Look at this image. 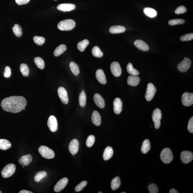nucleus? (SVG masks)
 Wrapping results in <instances>:
<instances>
[{"label": "nucleus", "mask_w": 193, "mask_h": 193, "mask_svg": "<svg viewBox=\"0 0 193 193\" xmlns=\"http://www.w3.org/2000/svg\"><path fill=\"white\" fill-rule=\"evenodd\" d=\"M98 193H103V192H98Z\"/></svg>", "instance_id": "nucleus-52"}, {"label": "nucleus", "mask_w": 193, "mask_h": 193, "mask_svg": "<svg viewBox=\"0 0 193 193\" xmlns=\"http://www.w3.org/2000/svg\"><path fill=\"white\" fill-rule=\"evenodd\" d=\"M121 193H126V192H121Z\"/></svg>", "instance_id": "nucleus-55"}, {"label": "nucleus", "mask_w": 193, "mask_h": 193, "mask_svg": "<svg viewBox=\"0 0 193 193\" xmlns=\"http://www.w3.org/2000/svg\"><path fill=\"white\" fill-rule=\"evenodd\" d=\"M181 160L183 163L187 164L192 161L193 159V154L192 152L190 151H183L180 155Z\"/></svg>", "instance_id": "nucleus-10"}, {"label": "nucleus", "mask_w": 193, "mask_h": 193, "mask_svg": "<svg viewBox=\"0 0 193 193\" xmlns=\"http://www.w3.org/2000/svg\"><path fill=\"white\" fill-rule=\"evenodd\" d=\"M2 193V192L1 191H0V193Z\"/></svg>", "instance_id": "nucleus-53"}, {"label": "nucleus", "mask_w": 193, "mask_h": 193, "mask_svg": "<svg viewBox=\"0 0 193 193\" xmlns=\"http://www.w3.org/2000/svg\"><path fill=\"white\" fill-rule=\"evenodd\" d=\"M93 56L97 58H101L103 56V53L99 47L97 46L93 47L92 50Z\"/></svg>", "instance_id": "nucleus-31"}, {"label": "nucleus", "mask_w": 193, "mask_h": 193, "mask_svg": "<svg viewBox=\"0 0 193 193\" xmlns=\"http://www.w3.org/2000/svg\"><path fill=\"white\" fill-rule=\"evenodd\" d=\"M114 111L116 114H120L122 110V102L119 98H116L114 100Z\"/></svg>", "instance_id": "nucleus-16"}, {"label": "nucleus", "mask_w": 193, "mask_h": 193, "mask_svg": "<svg viewBox=\"0 0 193 193\" xmlns=\"http://www.w3.org/2000/svg\"><path fill=\"white\" fill-rule=\"evenodd\" d=\"M126 30L124 26H114L109 28V32L112 34H118L124 32Z\"/></svg>", "instance_id": "nucleus-24"}, {"label": "nucleus", "mask_w": 193, "mask_h": 193, "mask_svg": "<svg viewBox=\"0 0 193 193\" xmlns=\"http://www.w3.org/2000/svg\"><path fill=\"white\" fill-rule=\"evenodd\" d=\"M191 61L189 58H186L177 65V69L182 72H185L187 71L191 66Z\"/></svg>", "instance_id": "nucleus-8"}, {"label": "nucleus", "mask_w": 193, "mask_h": 193, "mask_svg": "<svg viewBox=\"0 0 193 193\" xmlns=\"http://www.w3.org/2000/svg\"><path fill=\"white\" fill-rule=\"evenodd\" d=\"M89 44L88 40H84L79 42L77 45V48L79 51L84 52L88 45Z\"/></svg>", "instance_id": "nucleus-34"}, {"label": "nucleus", "mask_w": 193, "mask_h": 193, "mask_svg": "<svg viewBox=\"0 0 193 193\" xmlns=\"http://www.w3.org/2000/svg\"><path fill=\"white\" fill-rule=\"evenodd\" d=\"M79 103L80 106L84 107L86 106V96L85 93L84 91L81 92L79 95Z\"/></svg>", "instance_id": "nucleus-35"}, {"label": "nucleus", "mask_w": 193, "mask_h": 193, "mask_svg": "<svg viewBox=\"0 0 193 193\" xmlns=\"http://www.w3.org/2000/svg\"><path fill=\"white\" fill-rule=\"evenodd\" d=\"M38 152L43 157L46 159H52L55 156L54 152L52 149L45 146H40L39 148Z\"/></svg>", "instance_id": "nucleus-4"}, {"label": "nucleus", "mask_w": 193, "mask_h": 193, "mask_svg": "<svg viewBox=\"0 0 193 193\" xmlns=\"http://www.w3.org/2000/svg\"><path fill=\"white\" fill-rule=\"evenodd\" d=\"M150 141L148 139H145L143 142L141 150L142 153L146 154L148 153L150 149Z\"/></svg>", "instance_id": "nucleus-27"}, {"label": "nucleus", "mask_w": 193, "mask_h": 193, "mask_svg": "<svg viewBox=\"0 0 193 193\" xmlns=\"http://www.w3.org/2000/svg\"><path fill=\"white\" fill-rule=\"evenodd\" d=\"M16 167L14 164H7L2 169L1 171V175L4 178H8L11 176L15 173Z\"/></svg>", "instance_id": "nucleus-5"}, {"label": "nucleus", "mask_w": 193, "mask_h": 193, "mask_svg": "<svg viewBox=\"0 0 193 193\" xmlns=\"http://www.w3.org/2000/svg\"><path fill=\"white\" fill-rule=\"evenodd\" d=\"M114 154V150L112 147L109 146L105 148L103 154V158L105 161H107L110 159Z\"/></svg>", "instance_id": "nucleus-25"}, {"label": "nucleus", "mask_w": 193, "mask_h": 193, "mask_svg": "<svg viewBox=\"0 0 193 193\" xmlns=\"http://www.w3.org/2000/svg\"><path fill=\"white\" fill-rule=\"evenodd\" d=\"M148 190L150 193H157L158 191L157 186L154 183H152L149 185Z\"/></svg>", "instance_id": "nucleus-44"}, {"label": "nucleus", "mask_w": 193, "mask_h": 193, "mask_svg": "<svg viewBox=\"0 0 193 193\" xmlns=\"http://www.w3.org/2000/svg\"><path fill=\"white\" fill-rule=\"evenodd\" d=\"M11 147L10 142L7 139H0V149L3 150H6L10 148Z\"/></svg>", "instance_id": "nucleus-28"}, {"label": "nucleus", "mask_w": 193, "mask_h": 193, "mask_svg": "<svg viewBox=\"0 0 193 193\" xmlns=\"http://www.w3.org/2000/svg\"><path fill=\"white\" fill-rule=\"evenodd\" d=\"M57 8L63 12H70L74 10L76 8V6L71 3L61 4L57 6Z\"/></svg>", "instance_id": "nucleus-17"}, {"label": "nucleus", "mask_w": 193, "mask_h": 193, "mask_svg": "<svg viewBox=\"0 0 193 193\" xmlns=\"http://www.w3.org/2000/svg\"><path fill=\"white\" fill-rule=\"evenodd\" d=\"M87 184V182L85 181H83L80 183L79 184L77 185L75 189L76 192H79L85 187Z\"/></svg>", "instance_id": "nucleus-43"}, {"label": "nucleus", "mask_w": 193, "mask_h": 193, "mask_svg": "<svg viewBox=\"0 0 193 193\" xmlns=\"http://www.w3.org/2000/svg\"><path fill=\"white\" fill-rule=\"evenodd\" d=\"M157 91L156 87L152 83L147 84L145 97L147 101H151L155 96Z\"/></svg>", "instance_id": "nucleus-7"}, {"label": "nucleus", "mask_w": 193, "mask_h": 193, "mask_svg": "<svg viewBox=\"0 0 193 193\" xmlns=\"http://www.w3.org/2000/svg\"><path fill=\"white\" fill-rule=\"evenodd\" d=\"M187 128L188 131L191 133H193V117H191L188 123Z\"/></svg>", "instance_id": "nucleus-48"}, {"label": "nucleus", "mask_w": 193, "mask_h": 193, "mask_svg": "<svg viewBox=\"0 0 193 193\" xmlns=\"http://www.w3.org/2000/svg\"><path fill=\"white\" fill-rule=\"evenodd\" d=\"M76 26L74 20L71 19H67L61 21L58 24V28L60 30L69 31L72 30Z\"/></svg>", "instance_id": "nucleus-2"}, {"label": "nucleus", "mask_w": 193, "mask_h": 193, "mask_svg": "<svg viewBox=\"0 0 193 193\" xmlns=\"http://www.w3.org/2000/svg\"><path fill=\"white\" fill-rule=\"evenodd\" d=\"M187 9L184 6H181L177 8L176 10H175V14L177 15H180L185 13L187 11Z\"/></svg>", "instance_id": "nucleus-46"}, {"label": "nucleus", "mask_w": 193, "mask_h": 193, "mask_svg": "<svg viewBox=\"0 0 193 193\" xmlns=\"http://www.w3.org/2000/svg\"><path fill=\"white\" fill-rule=\"evenodd\" d=\"M20 71L24 77H27L29 74V69L27 65L22 63L20 65Z\"/></svg>", "instance_id": "nucleus-39"}, {"label": "nucleus", "mask_w": 193, "mask_h": 193, "mask_svg": "<svg viewBox=\"0 0 193 193\" xmlns=\"http://www.w3.org/2000/svg\"><path fill=\"white\" fill-rule=\"evenodd\" d=\"M47 175V172L45 171H41L36 174L34 177V180L36 182H40L42 178H45Z\"/></svg>", "instance_id": "nucleus-38"}, {"label": "nucleus", "mask_w": 193, "mask_h": 193, "mask_svg": "<svg viewBox=\"0 0 193 193\" xmlns=\"http://www.w3.org/2000/svg\"><path fill=\"white\" fill-rule=\"evenodd\" d=\"M140 81V78L139 77L137 76L131 75L128 77L127 82L129 85L134 87L139 84Z\"/></svg>", "instance_id": "nucleus-23"}, {"label": "nucleus", "mask_w": 193, "mask_h": 193, "mask_svg": "<svg viewBox=\"0 0 193 193\" xmlns=\"http://www.w3.org/2000/svg\"><path fill=\"white\" fill-rule=\"evenodd\" d=\"M193 34L189 33L186 34V35L182 36L180 37V40L182 41H187L193 40Z\"/></svg>", "instance_id": "nucleus-45"}, {"label": "nucleus", "mask_w": 193, "mask_h": 193, "mask_svg": "<svg viewBox=\"0 0 193 193\" xmlns=\"http://www.w3.org/2000/svg\"><path fill=\"white\" fill-rule=\"evenodd\" d=\"M67 49V47L65 45L62 44L59 45L55 49L54 55L55 56H60Z\"/></svg>", "instance_id": "nucleus-29"}, {"label": "nucleus", "mask_w": 193, "mask_h": 193, "mask_svg": "<svg viewBox=\"0 0 193 193\" xmlns=\"http://www.w3.org/2000/svg\"><path fill=\"white\" fill-rule=\"evenodd\" d=\"M92 121L94 125L99 126L101 123V118L99 113L97 111H94L92 116Z\"/></svg>", "instance_id": "nucleus-22"}, {"label": "nucleus", "mask_w": 193, "mask_h": 193, "mask_svg": "<svg viewBox=\"0 0 193 193\" xmlns=\"http://www.w3.org/2000/svg\"><path fill=\"white\" fill-rule=\"evenodd\" d=\"M58 93L61 101L64 104L68 103L69 100L67 92L65 89L63 87H59L58 90Z\"/></svg>", "instance_id": "nucleus-13"}, {"label": "nucleus", "mask_w": 193, "mask_h": 193, "mask_svg": "<svg viewBox=\"0 0 193 193\" xmlns=\"http://www.w3.org/2000/svg\"><path fill=\"white\" fill-rule=\"evenodd\" d=\"M182 102L185 106H190L193 104V94L185 92L183 94L181 98Z\"/></svg>", "instance_id": "nucleus-9"}, {"label": "nucleus", "mask_w": 193, "mask_h": 193, "mask_svg": "<svg viewBox=\"0 0 193 193\" xmlns=\"http://www.w3.org/2000/svg\"><path fill=\"white\" fill-rule=\"evenodd\" d=\"M127 70L128 72L131 75L137 76L139 74V72L136 69L133 68L132 64L131 63H128L127 65Z\"/></svg>", "instance_id": "nucleus-32"}, {"label": "nucleus", "mask_w": 193, "mask_h": 193, "mask_svg": "<svg viewBox=\"0 0 193 193\" xmlns=\"http://www.w3.org/2000/svg\"><path fill=\"white\" fill-rule=\"evenodd\" d=\"M19 193H33L31 191L26 190H22L20 191Z\"/></svg>", "instance_id": "nucleus-50"}, {"label": "nucleus", "mask_w": 193, "mask_h": 193, "mask_svg": "<svg viewBox=\"0 0 193 193\" xmlns=\"http://www.w3.org/2000/svg\"><path fill=\"white\" fill-rule=\"evenodd\" d=\"M144 12L146 16L151 18H154L157 15L156 11L151 8H145L144 9Z\"/></svg>", "instance_id": "nucleus-26"}, {"label": "nucleus", "mask_w": 193, "mask_h": 193, "mask_svg": "<svg viewBox=\"0 0 193 193\" xmlns=\"http://www.w3.org/2000/svg\"><path fill=\"white\" fill-rule=\"evenodd\" d=\"M79 147V143L77 139H73L70 142L69 145V150L73 156L78 153Z\"/></svg>", "instance_id": "nucleus-15"}, {"label": "nucleus", "mask_w": 193, "mask_h": 193, "mask_svg": "<svg viewBox=\"0 0 193 193\" xmlns=\"http://www.w3.org/2000/svg\"><path fill=\"white\" fill-rule=\"evenodd\" d=\"M30 0H15V2L18 5L25 4L28 3Z\"/></svg>", "instance_id": "nucleus-49"}, {"label": "nucleus", "mask_w": 193, "mask_h": 193, "mask_svg": "<svg viewBox=\"0 0 193 193\" xmlns=\"http://www.w3.org/2000/svg\"><path fill=\"white\" fill-rule=\"evenodd\" d=\"M185 23V20L181 19H177L172 20H169V24L170 26H174V25L183 24Z\"/></svg>", "instance_id": "nucleus-41"}, {"label": "nucleus", "mask_w": 193, "mask_h": 193, "mask_svg": "<svg viewBox=\"0 0 193 193\" xmlns=\"http://www.w3.org/2000/svg\"><path fill=\"white\" fill-rule=\"evenodd\" d=\"M34 62L38 67L40 69H43L45 68V63L43 59L40 57H37L34 59Z\"/></svg>", "instance_id": "nucleus-36"}, {"label": "nucleus", "mask_w": 193, "mask_h": 193, "mask_svg": "<svg viewBox=\"0 0 193 193\" xmlns=\"http://www.w3.org/2000/svg\"><path fill=\"white\" fill-rule=\"evenodd\" d=\"M54 1H57V0H54Z\"/></svg>", "instance_id": "nucleus-57"}, {"label": "nucleus", "mask_w": 193, "mask_h": 193, "mask_svg": "<svg viewBox=\"0 0 193 193\" xmlns=\"http://www.w3.org/2000/svg\"><path fill=\"white\" fill-rule=\"evenodd\" d=\"M13 31L15 35L17 37H21L22 34V29L19 25L15 24L14 25V27L12 28Z\"/></svg>", "instance_id": "nucleus-37"}, {"label": "nucleus", "mask_w": 193, "mask_h": 193, "mask_svg": "<svg viewBox=\"0 0 193 193\" xmlns=\"http://www.w3.org/2000/svg\"><path fill=\"white\" fill-rule=\"evenodd\" d=\"M134 45L136 47L141 51H147L149 49L148 45L144 41L141 40H136L134 42Z\"/></svg>", "instance_id": "nucleus-20"}, {"label": "nucleus", "mask_w": 193, "mask_h": 193, "mask_svg": "<svg viewBox=\"0 0 193 193\" xmlns=\"http://www.w3.org/2000/svg\"><path fill=\"white\" fill-rule=\"evenodd\" d=\"M95 137L93 135H91L88 137L86 142V145L88 147L92 146L95 142Z\"/></svg>", "instance_id": "nucleus-42"}, {"label": "nucleus", "mask_w": 193, "mask_h": 193, "mask_svg": "<svg viewBox=\"0 0 193 193\" xmlns=\"http://www.w3.org/2000/svg\"><path fill=\"white\" fill-rule=\"evenodd\" d=\"M111 72L116 77L120 76L122 73V69L120 64L117 62L112 63L111 64Z\"/></svg>", "instance_id": "nucleus-12"}, {"label": "nucleus", "mask_w": 193, "mask_h": 193, "mask_svg": "<svg viewBox=\"0 0 193 193\" xmlns=\"http://www.w3.org/2000/svg\"><path fill=\"white\" fill-rule=\"evenodd\" d=\"M33 40L34 43L39 45H43L45 43V39L44 37L37 36H34Z\"/></svg>", "instance_id": "nucleus-40"}, {"label": "nucleus", "mask_w": 193, "mask_h": 193, "mask_svg": "<svg viewBox=\"0 0 193 193\" xmlns=\"http://www.w3.org/2000/svg\"><path fill=\"white\" fill-rule=\"evenodd\" d=\"M162 117V114L161 110L158 109H155L152 114V118L156 129H158L160 127Z\"/></svg>", "instance_id": "nucleus-6"}, {"label": "nucleus", "mask_w": 193, "mask_h": 193, "mask_svg": "<svg viewBox=\"0 0 193 193\" xmlns=\"http://www.w3.org/2000/svg\"><path fill=\"white\" fill-rule=\"evenodd\" d=\"M68 181V179L66 177H64L59 180L54 186V191L55 192H59L62 191L65 187Z\"/></svg>", "instance_id": "nucleus-14"}, {"label": "nucleus", "mask_w": 193, "mask_h": 193, "mask_svg": "<svg viewBox=\"0 0 193 193\" xmlns=\"http://www.w3.org/2000/svg\"><path fill=\"white\" fill-rule=\"evenodd\" d=\"M11 74V70L10 67L9 66L6 67L4 73V77L7 78L10 77Z\"/></svg>", "instance_id": "nucleus-47"}, {"label": "nucleus", "mask_w": 193, "mask_h": 193, "mask_svg": "<svg viewBox=\"0 0 193 193\" xmlns=\"http://www.w3.org/2000/svg\"><path fill=\"white\" fill-rule=\"evenodd\" d=\"M94 101L98 107L103 109L105 107V102L104 99L101 95L98 93L95 94L93 97Z\"/></svg>", "instance_id": "nucleus-18"}, {"label": "nucleus", "mask_w": 193, "mask_h": 193, "mask_svg": "<svg viewBox=\"0 0 193 193\" xmlns=\"http://www.w3.org/2000/svg\"><path fill=\"white\" fill-rule=\"evenodd\" d=\"M169 193H178V192H177V191L175 189H172L170 190V191H169Z\"/></svg>", "instance_id": "nucleus-51"}, {"label": "nucleus", "mask_w": 193, "mask_h": 193, "mask_svg": "<svg viewBox=\"0 0 193 193\" xmlns=\"http://www.w3.org/2000/svg\"><path fill=\"white\" fill-rule=\"evenodd\" d=\"M47 125L52 132H55L57 131L58 123L56 117L52 115L50 116L48 119Z\"/></svg>", "instance_id": "nucleus-11"}, {"label": "nucleus", "mask_w": 193, "mask_h": 193, "mask_svg": "<svg viewBox=\"0 0 193 193\" xmlns=\"http://www.w3.org/2000/svg\"><path fill=\"white\" fill-rule=\"evenodd\" d=\"M161 160L166 164L170 163L173 159V155L171 150L168 148H164L160 154Z\"/></svg>", "instance_id": "nucleus-3"}, {"label": "nucleus", "mask_w": 193, "mask_h": 193, "mask_svg": "<svg viewBox=\"0 0 193 193\" xmlns=\"http://www.w3.org/2000/svg\"><path fill=\"white\" fill-rule=\"evenodd\" d=\"M32 157L31 155L28 154L22 156L19 160V162L23 166H28L32 162Z\"/></svg>", "instance_id": "nucleus-21"}, {"label": "nucleus", "mask_w": 193, "mask_h": 193, "mask_svg": "<svg viewBox=\"0 0 193 193\" xmlns=\"http://www.w3.org/2000/svg\"><path fill=\"white\" fill-rule=\"evenodd\" d=\"M70 67L72 73L75 76H77L79 74L80 72L79 67L75 63L73 62H70Z\"/></svg>", "instance_id": "nucleus-33"}, {"label": "nucleus", "mask_w": 193, "mask_h": 193, "mask_svg": "<svg viewBox=\"0 0 193 193\" xmlns=\"http://www.w3.org/2000/svg\"><path fill=\"white\" fill-rule=\"evenodd\" d=\"M23 168H24V166H23Z\"/></svg>", "instance_id": "nucleus-56"}, {"label": "nucleus", "mask_w": 193, "mask_h": 193, "mask_svg": "<svg viewBox=\"0 0 193 193\" xmlns=\"http://www.w3.org/2000/svg\"><path fill=\"white\" fill-rule=\"evenodd\" d=\"M27 105L26 98L20 96H12L4 99L1 106L3 109L7 112L17 113L23 110Z\"/></svg>", "instance_id": "nucleus-1"}, {"label": "nucleus", "mask_w": 193, "mask_h": 193, "mask_svg": "<svg viewBox=\"0 0 193 193\" xmlns=\"http://www.w3.org/2000/svg\"><path fill=\"white\" fill-rule=\"evenodd\" d=\"M121 180L120 177H116L113 179L111 183V187L113 190L118 189L120 186Z\"/></svg>", "instance_id": "nucleus-30"}, {"label": "nucleus", "mask_w": 193, "mask_h": 193, "mask_svg": "<svg viewBox=\"0 0 193 193\" xmlns=\"http://www.w3.org/2000/svg\"><path fill=\"white\" fill-rule=\"evenodd\" d=\"M23 110H25V108H23Z\"/></svg>", "instance_id": "nucleus-54"}, {"label": "nucleus", "mask_w": 193, "mask_h": 193, "mask_svg": "<svg viewBox=\"0 0 193 193\" xmlns=\"http://www.w3.org/2000/svg\"><path fill=\"white\" fill-rule=\"evenodd\" d=\"M96 77L97 80L101 84H106L107 80L104 71L101 69H99L96 72Z\"/></svg>", "instance_id": "nucleus-19"}]
</instances>
